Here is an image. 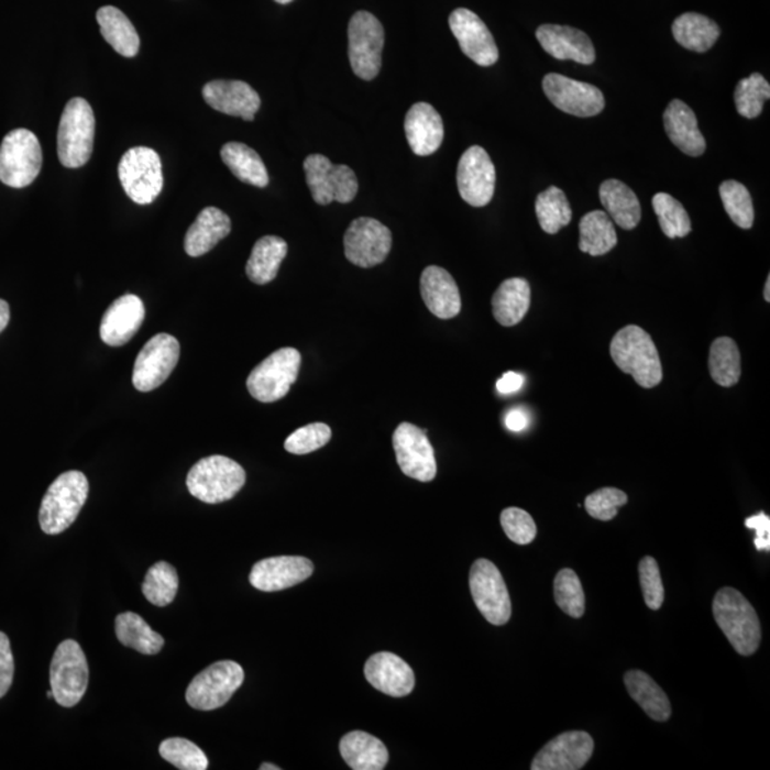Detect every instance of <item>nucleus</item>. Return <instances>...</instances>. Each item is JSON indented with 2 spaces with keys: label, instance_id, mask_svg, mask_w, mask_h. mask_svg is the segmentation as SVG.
<instances>
[{
  "label": "nucleus",
  "instance_id": "obj_42",
  "mask_svg": "<svg viewBox=\"0 0 770 770\" xmlns=\"http://www.w3.org/2000/svg\"><path fill=\"white\" fill-rule=\"evenodd\" d=\"M148 603L156 606L170 605L179 591V575L176 568L161 561L147 571L142 586Z\"/></svg>",
  "mask_w": 770,
  "mask_h": 770
},
{
  "label": "nucleus",
  "instance_id": "obj_17",
  "mask_svg": "<svg viewBox=\"0 0 770 770\" xmlns=\"http://www.w3.org/2000/svg\"><path fill=\"white\" fill-rule=\"evenodd\" d=\"M543 94L548 100L560 109L561 112L578 116V118H592L605 109L603 91L585 81L570 79V77L548 74L542 80Z\"/></svg>",
  "mask_w": 770,
  "mask_h": 770
},
{
  "label": "nucleus",
  "instance_id": "obj_19",
  "mask_svg": "<svg viewBox=\"0 0 770 770\" xmlns=\"http://www.w3.org/2000/svg\"><path fill=\"white\" fill-rule=\"evenodd\" d=\"M450 29L459 41L462 53L476 65L488 67L497 64L499 52L494 36L479 14L460 8L451 13Z\"/></svg>",
  "mask_w": 770,
  "mask_h": 770
},
{
  "label": "nucleus",
  "instance_id": "obj_53",
  "mask_svg": "<svg viewBox=\"0 0 770 770\" xmlns=\"http://www.w3.org/2000/svg\"><path fill=\"white\" fill-rule=\"evenodd\" d=\"M746 528L755 529L757 531V538H755V546H757L758 551H770V518L769 515L765 513H759L754 515V517L746 518Z\"/></svg>",
  "mask_w": 770,
  "mask_h": 770
},
{
  "label": "nucleus",
  "instance_id": "obj_54",
  "mask_svg": "<svg viewBox=\"0 0 770 770\" xmlns=\"http://www.w3.org/2000/svg\"><path fill=\"white\" fill-rule=\"evenodd\" d=\"M524 383H526V378H524L521 374L508 372L498 380L497 389L501 394H504V396H508V394L519 392Z\"/></svg>",
  "mask_w": 770,
  "mask_h": 770
},
{
  "label": "nucleus",
  "instance_id": "obj_24",
  "mask_svg": "<svg viewBox=\"0 0 770 770\" xmlns=\"http://www.w3.org/2000/svg\"><path fill=\"white\" fill-rule=\"evenodd\" d=\"M364 673L375 690L388 696H407L416 685L411 667L392 652L374 653L365 663Z\"/></svg>",
  "mask_w": 770,
  "mask_h": 770
},
{
  "label": "nucleus",
  "instance_id": "obj_14",
  "mask_svg": "<svg viewBox=\"0 0 770 770\" xmlns=\"http://www.w3.org/2000/svg\"><path fill=\"white\" fill-rule=\"evenodd\" d=\"M180 359V344L166 333L154 336L139 353L133 369V385L142 393L153 392L166 382Z\"/></svg>",
  "mask_w": 770,
  "mask_h": 770
},
{
  "label": "nucleus",
  "instance_id": "obj_43",
  "mask_svg": "<svg viewBox=\"0 0 770 770\" xmlns=\"http://www.w3.org/2000/svg\"><path fill=\"white\" fill-rule=\"evenodd\" d=\"M652 206L658 216L659 226L667 238L682 239L691 233L690 215L675 197L668 193H658L653 196Z\"/></svg>",
  "mask_w": 770,
  "mask_h": 770
},
{
  "label": "nucleus",
  "instance_id": "obj_27",
  "mask_svg": "<svg viewBox=\"0 0 770 770\" xmlns=\"http://www.w3.org/2000/svg\"><path fill=\"white\" fill-rule=\"evenodd\" d=\"M406 136L417 156H430L444 141V123L431 105L416 103L406 116Z\"/></svg>",
  "mask_w": 770,
  "mask_h": 770
},
{
  "label": "nucleus",
  "instance_id": "obj_6",
  "mask_svg": "<svg viewBox=\"0 0 770 770\" xmlns=\"http://www.w3.org/2000/svg\"><path fill=\"white\" fill-rule=\"evenodd\" d=\"M43 154L36 134L14 129L0 144V182L13 189H23L36 180L42 170Z\"/></svg>",
  "mask_w": 770,
  "mask_h": 770
},
{
  "label": "nucleus",
  "instance_id": "obj_13",
  "mask_svg": "<svg viewBox=\"0 0 770 770\" xmlns=\"http://www.w3.org/2000/svg\"><path fill=\"white\" fill-rule=\"evenodd\" d=\"M470 590L480 613L490 624L505 625L512 618V598L497 566L484 558L476 560L470 571Z\"/></svg>",
  "mask_w": 770,
  "mask_h": 770
},
{
  "label": "nucleus",
  "instance_id": "obj_51",
  "mask_svg": "<svg viewBox=\"0 0 770 770\" xmlns=\"http://www.w3.org/2000/svg\"><path fill=\"white\" fill-rule=\"evenodd\" d=\"M638 570L645 604L649 609L658 610L666 601V590H663L658 562L652 557H645L639 562Z\"/></svg>",
  "mask_w": 770,
  "mask_h": 770
},
{
  "label": "nucleus",
  "instance_id": "obj_26",
  "mask_svg": "<svg viewBox=\"0 0 770 770\" xmlns=\"http://www.w3.org/2000/svg\"><path fill=\"white\" fill-rule=\"evenodd\" d=\"M420 287L424 302L438 319L450 320L460 315V288L446 268L430 266L424 270Z\"/></svg>",
  "mask_w": 770,
  "mask_h": 770
},
{
  "label": "nucleus",
  "instance_id": "obj_9",
  "mask_svg": "<svg viewBox=\"0 0 770 770\" xmlns=\"http://www.w3.org/2000/svg\"><path fill=\"white\" fill-rule=\"evenodd\" d=\"M119 179L129 199L151 205L163 190V168L158 154L151 147H133L119 163Z\"/></svg>",
  "mask_w": 770,
  "mask_h": 770
},
{
  "label": "nucleus",
  "instance_id": "obj_44",
  "mask_svg": "<svg viewBox=\"0 0 770 770\" xmlns=\"http://www.w3.org/2000/svg\"><path fill=\"white\" fill-rule=\"evenodd\" d=\"M719 195L730 220L740 229L752 228L755 221L752 196L743 183L736 180L722 183Z\"/></svg>",
  "mask_w": 770,
  "mask_h": 770
},
{
  "label": "nucleus",
  "instance_id": "obj_38",
  "mask_svg": "<svg viewBox=\"0 0 770 770\" xmlns=\"http://www.w3.org/2000/svg\"><path fill=\"white\" fill-rule=\"evenodd\" d=\"M618 244L614 221L603 210L590 211L581 219L580 250L598 257L609 253Z\"/></svg>",
  "mask_w": 770,
  "mask_h": 770
},
{
  "label": "nucleus",
  "instance_id": "obj_60",
  "mask_svg": "<svg viewBox=\"0 0 770 770\" xmlns=\"http://www.w3.org/2000/svg\"><path fill=\"white\" fill-rule=\"evenodd\" d=\"M47 697H50V700H53V692L52 691L47 692Z\"/></svg>",
  "mask_w": 770,
  "mask_h": 770
},
{
  "label": "nucleus",
  "instance_id": "obj_29",
  "mask_svg": "<svg viewBox=\"0 0 770 770\" xmlns=\"http://www.w3.org/2000/svg\"><path fill=\"white\" fill-rule=\"evenodd\" d=\"M231 220L224 211L216 207L201 210L195 223L187 230L185 250L190 257H200L213 250L221 240L228 238Z\"/></svg>",
  "mask_w": 770,
  "mask_h": 770
},
{
  "label": "nucleus",
  "instance_id": "obj_35",
  "mask_svg": "<svg viewBox=\"0 0 770 770\" xmlns=\"http://www.w3.org/2000/svg\"><path fill=\"white\" fill-rule=\"evenodd\" d=\"M288 245L277 235H264L254 244L245 273L254 284L264 286L277 277L283 260L287 256Z\"/></svg>",
  "mask_w": 770,
  "mask_h": 770
},
{
  "label": "nucleus",
  "instance_id": "obj_52",
  "mask_svg": "<svg viewBox=\"0 0 770 770\" xmlns=\"http://www.w3.org/2000/svg\"><path fill=\"white\" fill-rule=\"evenodd\" d=\"M14 675V659L11 641L7 634L0 632V697L11 690Z\"/></svg>",
  "mask_w": 770,
  "mask_h": 770
},
{
  "label": "nucleus",
  "instance_id": "obj_4",
  "mask_svg": "<svg viewBox=\"0 0 770 770\" xmlns=\"http://www.w3.org/2000/svg\"><path fill=\"white\" fill-rule=\"evenodd\" d=\"M244 484L243 466L223 455L200 460L193 465L186 480L193 497L206 504H220L234 498Z\"/></svg>",
  "mask_w": 770,
  "mask_h": 770
},
{
  "label": "nucleus",
  "instance_id": "obj_37",
  "mask_svg": "<svg viewBox=\"0 0 770 770\" xmlns=\"http://www.w3.org/2000/svg\"><path fill=\"white\" fill-rule=\"evenodd\" d=\"M221 161L240 182L266 187L270 182L266 166L256 151L239 142L226 143L220 152Z\"/></svg>",
  "mask_w": 770,
  "mask_h": 770
},
{
  "label": "nucleus",
  "instance_id": "obj_46",
  "mask_svg": "<svg viewBox=\"0 0 770 770\" xmlns=\"http://www.w3.org/2000/svg\"><path fill=\"white\" fill-rule=\"evenodd\" d=\"M556 603L566 615L581 618L585 614V594L575 571L565 568L558 572L553 581Z\"/></svg>",
  "mask_w": 770,
  "mask_h": 770
},
{
  "label": "nucleus",
  "instance_id": "obj_50",
  "mask_svg": "<svg viewBox=\"0 0 770 770\" xmlns=\"http://www.w3.org/2000/svg\"><path fill=\"white\" fill-rule=\"evenodd\" d=\"M501 526L507 537L518 546H528L537 537V524L531 515L521 508H507L501 513Z\"/></svg>",
  "mask_w": 770,
  "mask_h": 770
},
{
  "label": "nucleus",
  "instance_id": "obj_10",
  "mask_svg": "<svg viewBox=\"0 0 770 770\" xmlns=\"http://www.w3.org/2000/svg\"><path fill=\"white\" fill-rule=\"evenodd\" d=\"M306 182L312 200L320 206L333 201L350 204L358 196L359 180L354 170L345 165H333L322 154H310L305 161Z\"/></svg>",
  "mask_w": 770,
  "mask_h": 770
},
{
  "label": "nucleus",
  "instance_id": "obj_34",
  "mask_svg": "<svg viewBox=\"0 0 770 770\" xmlns=\"http://www.w3.org/2000/svg\"><path fill=\"white\" fill-rule=\"evenodd\" d=\"M105 41L120 56L134 57L141 50V37L127 14L114 7L100 8L96 13Z\"/></svg>",
  "mask_w": 770,
  "mask_h": 770
},
{
  "label": "nucleus",
  "instance_id": "obj_12",
  "mask_svg": "<svg viewBox=\"0 0 770 770\" xmlns=\"http://www.w3.org/2000/svg\"><path fill=\"white\" fill-rule=\"evenodd\" d=\"M384 28L374 14L360 11L349 25L351 69L363 80H373L382 70Z\"/></svg>",
  "mask_w": 770,
  "mask_h": 770
},
{
  "label": "nucleus",
  "instance_id": "obj_55",
  "mask_svg": "<svg viewBox=\"0 0 770 770\" xmlns=\"http://www.w3.org/2000/svg\"><path fill=\"white\" fill-rule=\"evenodd\" d=\"M529 418L528 414L521 408H514V410L508 411L505 416V426L508 430L514 432H521L528 427Z\"/></svg>",
  "mask_w": 770,
  "mask_h": 770
},
{
  "label": "nucleus",
  "instance_id": "obj_7",
  "mask_svg": "<svg viewBox=\"0 0 770 770\" xmlns=\"http://www.w3.org/2000/svg\"><path fill=\"white\" fill-rule=\"evenodd\" d=\"M89 667L80 645L67 639L57 647L51 662L53 700L64 707H74L85 696Z\"/></svg>",
  "mask_w": 770,
  "mask_h": 770
},
{
  "label": "nucleus",
  "instance_id": "obj_30",
  "mask_svg": "<svg viewBox=\"0 0 770 770\" xmlns=\"http://www.w3.org/2000/svg\"><path fill=\"white\" fill-rule=\"evenodd\" d=\"M600 199L605 213L620 229L634 230L642 218L641 204L632 189L616 179L605 180L601 185Z\"/></svg>",
  "mask_w": 770,
  "mask_h": 770
},
{
  "label": "nucleus",
  "instance_id": "obj_28",
  "mask_svg": "<svg viewBox=\"0 0 770 770\" xmlns=\"http://www.w3.org/2000/svg\"><path fill=\"white\" fill-rule=\"evenodd\" d=\"M669 141L682 153L691 157H700L706 151L704 134L697 128L696 114L680 99L672 100L663 113Z\"/></svg>",
  "mask_w": 770,
  "mask_h": 770
},
{
  "label": "nucleus",
  "instance_id": "obj_3",
  "mask_svg": "<svg viewBox=\"0 0 770 770\" xmlns=\"http://www.w3.org/2000/svg\"><path fill=\"white\" fill-rule=\"evenodd\" d=\"M89 497V481L80 471L57 476L47 490L38 509V524L47 536L66 531L79 517Z\"/></svg>",
  "mask_w": 770,
  "mask_h": 770
},
{
  "label": "nucleus",
  "instance_id": "obj_56",
  "mask_svg": "<svg viewBox=\"0 0 770 770\" xmlns=\"http://www.w3.org/2000/svg\"><path fill=\"white\" fill-rule=\"evenodd\" d=\"M9 320H11V308L7 301L0 300V333L7 329Z\"/></svg>",
  "mask_w": 770,
  "mask_h": 770
},
{
  "label": "nucleus",
  "instance_id": "obj_22",
  "mask_svg": "<svg viewBox=\"0 0 770 770\" xmlns=\"http://www.w3.org/2000/svg\"><path fill=\"white\" fill-rule=\"evenodd\" d=\"M204 98L211 109L252 122L262 99L252 86L242 80H213L205 85Z\"/></svg>",
  "mask_w": 770,
  "mask_h": 770
},
{
  "label": "nucleus",
  "instance_id": "obj_5",
  "mask_svg": "<svg viewBox=\"0 0 770 770\" xmlns=\"http://www.w3.org/2000/svg\"><path fill=\"white\" fill-rule=\"evenodd\" d=\"M96 120L88 100L74 98L67 102L57 130V156L67 168H79L94 153Z\"/></svg>",
  "mask_w": 770,
  "mask_h": 770
},
{
  "label": "nucleus",
  "instance_id": "obj_33",
  "mask_svg": "<svg viewBox=\"0 0 770 770\" xmlns=\"http://www.w3.org/2000/svg\"><path fill=\"white\" fill-rule=\"evenodd\" d=\"M624 681L630 697L642 707L649 718L657 722L671 718L672 706L667 693L648 673L632 669L625 673Z\"/></svg>",
  "mask_w": 770,
  "mask_h": 770
},
{
  "label": "nucleus",
  "instance_id": "obj_18",
  "mask_svg": "<svg viewBox=\"0 0 770 770\" xmlns=\"http://www.w3.org/2000/svg\"><path fill=\"white\" fill-rule=\"evenodd\" d=\"M495 180L497 173L485 148H466L457 168V186L462 200L473 207L487 206L494 197Z\"/></svg>",
  "mask_w": 770,
  "mask_h": 770
},
{
  "label": "nucleus",
  "instance_id": "obj_58",
  "mask_svg": "<svg viewBox=\"0 0 770 770\" xmlns=\"http://www.w3.org/2000/svg\"><path fill=\"white\" fill-rule=\"evenodd\" d=\"M260 770H280V768L274 767L272 763H263Z\"/></svg>",
  "mask_w": 770,
  "mask_h": 770
},
{
  "label": "nucleus",
  "instance_id": "obj_21",
  "mask_svg": "<svg viewBox=\"0 0 770 770\" xmlns=\"http://www.w3.org/2000/svg\"><path fill=\"white\" fill-rule=\"evenodd\" d=\"M315 565L305 557H273L258 561L250 572V584L263 592H277L308 580Z\"/></svg>",
  "mask_w": 770,
  "mask_h": 770
},
{
  "label": "nucleus",
  "instance_id": "obj_39",
  "mask_svg": "<svg viewBox=\"0 0 770 770\" xmlns=\"http://www.w3.org/2000/svg\"><path fill=\"white\" fill-rule=\"evenodd\" d=\"M116 637L124 647L143 654H156L165 647L161 634L148 627L146 620L133 613H124L116 618Z\"/></svg>",
  "mask_w": 770,
  "mask_h": 770
},
{
  "label": "nucleus",
  "instance_id": "obj_8",
  "mask_svg": "<svg viewBox=\"0 0 770 770\" xmlns=\"http://www.w3.org/2000/svg\"><path fill=\"white\" fill-rule=\"evenodd\" d=\"M301 354L292 346L274 351L250 373L248 389L260 403H274L287 396L300 372Z\"/></svg>",
  "mask_w": 770,
  "mask_h": 770
},
{
  "label": "nucleus",
  "instance_id": "obj_36",
  "mask_svg": "<svg viewBox=\"0 0 770 770\" xmlns=\"http://www.w3.org/2000/svg\"><path fill=\"white\" fill-rule=\"evenodd\" d=\"M672 35L688 51L704 53L721 36V29L712 19L700 13H683L673 22Z\"/></svg>",
  "mask_w": 770,
  "mask_h": 770
},
{
  "label": "nucleus",
  "instance_id": "obj_49",
  "mask_svg": "<svg viewBox=\"0 0 770 770\" xmlns=\"http://www.w3.org/2000/svg\"><path fill=\"white\" fill-rule=\"evenodd\" d=\"M628 503V495L618 488H601L586 497L585 509L592 518L610 521L623 505Z\"/></svg>",
  "mask_w": 770,
  "mask_h": 770
},
{
  "label": "nucleus",
  "instance_id": "obj_1",
  "mask_svg": "<svg viewBox=\"0 0 770 770\" xmlns=\"http://www.w3.org/2000/svg\"><path fill=\"white\" fill-rule=\"evenodd\" d=\"M610 358L616 367L632 375L642 388H653L663 378L662 363L652 337L641 327L627 326L610 341Z\"/></svg>",
  "mask_w": 770,
  "mask_h": 770
},
{
  "label": "nucleus",
  "instance_id": "obj_41",
  "mask_svg": "<svg viewBox=\"0 0 770 770\" xmlns=\"http://www.w3.org/2000/svg\"><path fill=\"white\" fill-rule=\"evenodd\" d=\"M536 213L539 226L548 234H557L572 220V210L565 193L556 186L539 193L536 200Z\"/></svg>",
  "mask_w": 770,
  "mask_h": 770
},
{
  "label": "nucleus",
  "instance_id": "obj_45",
  "mask_svg": "<svg viewBox=\"0 0 770 770\" xmlns=\"http://www.w3.org/2000/svg\"><path fill=\"white\" fill-rule=\"evenodd\" d=\"M769 98V81L760 74H752L736 86V110L746 119H757Z\"/></svg>",
  "mask_w": 770,
  "mask_h": 770
},
{
  "label": "nucleus",
  "instance_id": "obj_23",
  "mask_svg": "<svg viewBox=\"0 0 770 770\" xmlns=\"http://www.w3.org/2000/svg\"><path fill=\"white\" fill-rule=\"evenodd\" d=\"M537 38L542 50L558 61H572L592 65L596 59L595 47L586 33L580 29L560 25H541Z\"/></svg>",
  "mask_w": 770,
  "mask_h": 770
},
{
  "label": "nucleus",
  "instance_id": "obj_25",
  "mask_svg": "<svg viewBox=\"0 0 770 770\" xmlns=\"http://www.w3.org/2000/svg\"><path fill=\"white\" fill-rule=\"evenodd\" d=\"M144 315L146 310L138 296L127 295L118 298L105 312L100 324V339L110 346L129 343L141 329Z\"/></svg>",
  "mask_w": 770,
  "mask_h": 770
},
{
  "label": "nucleus",
  "instance_id": "obj_2",
  "mask_svg": "<svg viewBox=\"0 0 770 770\" xmlns=\"http://www.w3.org/2000/svg\"><path fill=\"white\" fill-rule=\"evenodd\" d=\"M712 609L716 624L736 652L749 657L758 651L762 639L758 614L738 590L726 586L716 592Z\"/></svg>",
  "mask_w": 770,
  "mask_h": 770
},
{
  "label": "nucleus",
  "instance_id": "obj_16",
  "mask_svg": "<svg viewBox=\"0 0 770 770\" xmlns=\"http://www.w3.org/2000/svg\"><path fill=\"white\" fill-rule=\"evenodd\" d=\"M393 447L404 474L421 483H430L436 479V454L427 430H420L410 422H402L394 431Z\"/></svg>",
  "mask_w": 770,
  "mask_h": 770
},
{
  "label": "nucleus",
  "instance_id": "obj_11",
  "mask_svg": "<svg viewBox=\"0 0 770 770\" xmlns=\"http://www.w3.org/2000/svg\"><path fill=\"white\" fill-rule=\"evenodd\" d=\"M243 682L244 671L238 662H216L190 682L186 691L187 704L197 711L219 710L228 704Z\"/></svg>",
  "mask_w": 770,
  "mask_h": 770
},
{
  "label": "nucleus",
  "instance_id": "obj_15",
  "mask_svg": "<svg viewBox=\"0 0 770 770\" xmlns=\"http://www.w3.org/2000/svg\"><path fill=\"white\" fill-rule=\"evenodd\" d=\"M392 245V230L372 218L355 219L344 234L346 260L363 268L382 264L387 258Z\"/></svg>",
  "mask_w": 770,
  "mask_h": 770
},
{
  "label": "nucleus",
  "instance_id": "obj_47",
  "mask_svg": "<svg viewBox=\"0 0 770 770\" xmlns=\"http://www.w3.org/2000/svg\"><path fill=\"white\" fill-rule=\"evenodd\" d=\"M161 757L180 770H206L209 768L204 750L199 746L183 738L163 740L158 746Z\"/></svg>",
  "mask_w": 770,
  "mask_h": 770
},
{
  "label": "nucleus",
  "instance_id": "obj_20",
  "mask_svg": "<svg viewBox=\"0 0 770 770\" xmlns=\"http://www.w3.org/2000/svg\"><path fill=\"white\" fill-rule=\"evenodd\" d=\"M594 739L582 730L558 735L534 758L532 770H578L585 767L594 754Z\"/></svg>",
  "mask_w": 770,
  "mask_h": 770
},
{
  "label": "nucleus",
  "instance_id": "obj_31",
  "mask_svg": "<svg viewBox=\"0 0 770 770\" xmlns=\"http://www.w3.org/2000/svg\"><path fill=\"white\" fill-rule=\"evenodd\" d=\"M340 754L354 770H383L388 763V750L382 740L363 730L350 732L343 736Z\"/></svg>",
  "mask_w": 770,
  "mask_h": 770
},
{
  "label": "nucleus",
  "instance_id": "obj_59",
  "mask_svg": "<svg viewBox=\"0 0 770 770\" xmlns=\"http://www.w3.org/2000/svg\"><path fill=\"white\" fill-rule=\"evenodd\" d=\"M274 2H277V3H280V4H287V3H292L293 0H274Z\"/></svg>",
  "mask_w": 770,
  "mask_h": 770
},
{
  "label": "nucleus",
  "instance_id": "obj_57",
  "mask_svg": "<svg viewBox=\"0 0 770 770\" xmlns=\"http://www.w3.org/2000/svg\"><path fill=\"white\" fill-rule=\"evenodd\" d=\"M765 300L770 301V277H768L767 284H765L763 290Z\"/></svg>",
  "mask_w": 770,
  "mask_h": 770
},
{
  "label": "nucleus",
  "instance_id": "obj_48",
  "mask_svg": "<svg viewBox=\"0 0 770 770\" xmlns=\"http://www.w3.org/2000/svg\"><path fill=\"white\" fill-rule=\"evenodd\" d=\"M331 440V428L324 422H312L298 428L284 442V449L295 455L310 454L322 449Z\"/></svg>",
  "mask_w": 770,
  "mask_h": 770
},
{
  "label": "nucleus",
  "instance_id": "obj_40",
  "mask_svg": "<svg viewBox=\"0 0 770 770\" xmlns=\"http://www.w3.org/2000/svg\"><path fill=\"white\" fill-rule=\"evenodd\" d=\"M711 377L721 387H734L738 384L743 367L738 345L729 337H721L711 345L710 351Z\"/></svg>",
  "mask_w": 770,
  "mask_h": 770
},
{
  "label": "nucleus",
  "instance_id": "obj_32",
  "mask_svg": "<svg viewBox=\"0 0 770 770\" xmlns=\"http://www.w3.org/2000/svg\"><path fill=\"white\" fill-rule=\"evenodd\" d=\"M531 306V287L526 278H508L501 283L493 297L495 320L504 327L517 326Z\"/></svg>",
  "mask_w": 770,
  "mask_h": 770
}]
</instances>
